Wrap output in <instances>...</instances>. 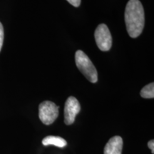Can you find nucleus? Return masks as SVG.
I'll use <instances>...</instances> for the list:
<instances>
[{
    "instance_id": "9d476101",
    "label": "nucleus",
    "mask_w": 154,
    "mask_h": 154,
    "mask_svg": "<svg viewBox=\"0 0 154 154\" xmlns=\"http://www.w3.org/2000/svg\"><path fill=\"white\" fill-rule=\"evenodd\" d=\"M66 1L75 7H79L81 5V0H66Z\"/></svg>"
},
{
    "instance_id": "39448f33",
    "label": "nucleus",
    "mask_w": 154,
    "mask_h": 154,
    "mask_svg": "<svg viewBox=\"0 0 154 154\" xmlns=\"http://www.w3.org/2000/svg\"><path fill=\"white\" fill-rule=\"evenodd\" d=\"M79 102L74 96H70L66 101L64 106V123L66 125L74 124L76 115L79 113Z\"/></svg>"
},
{
    "instance_id": "20e7f679",
    "label": "nucleus",
    "mask_w": 154,
    "mask_h": 154,
    "mask_svg": "<svg viewBox=\"0 0 154 154\" xmlns=\"http://www.w3.org/2000/svg\"><path fill=\"white\" fill-rule=\"evenodd\" d=\"M94 36L96 44L101 51H107L110 50L112 46V36L106 25L99 24L96 29Z\"/></svg>"
},
{
    "instance_id": "0eeeda50",
    "label": "nucleus",
    "mask_w": 154,
    "mask_h": 154,
    "mask_svg": "<svg viewBox=\"0 0 154 154\" xmlns=\"http://www.w3.org/2000/svg\"><path fill=\"white\" fill-rule=\"evenodd\" d=\"M42 144L45 146L54 145L59 148H63L67 145V142L60 136H48L42 140Z\"/></svg>"
},
{
    "instance_id": "1a4fd4ad",
    "label": "nucleus",
    "mask_w": 154,
    "mask_h": 154,
    "mask_svg": "<svg viewBox=\"0 0 154 154\" xmlns=\"http://www.w3.org/2000/svg\"><path fill=\"white\" fill-rule=\"evenodd\" d=\"M4 42V28L2 23L0 22V51H1L2 47L3 45Z\"/></svg>"
},
{
    "instance_id": "f03ea898",
    "label": "nucleus",
    "mask_w": 154,
    "mask_h": 154,
    "mask_svg": "<svg viewBox=\"0 0 154 154\" xmlns=\"http://www.w3.org/2000/svg\"><path fill=\"white\" fill-rule=\"evenodd\" d=\"M75 61L77 68L82 74L91 83H96L98 81V73L93 63L88 56L82 50H78L75 54Z\"/></svg>"
},
{
    "instance_id": "9b49d317",
    "label": "nucleus",
    "mask_w": 154,
    "mask_h": 154,
    "mask_svg": "<svg viewBox=\"0 0 154 154\" xmlns=\"http://www.w3.org/2000/svg\"><path fill=\"white\" fill-rule=\"evenodd\" d=\"M148 146H149V149H151L152 153L153 154L154 153V140H149V143H148Z\"/></svg>"
},
{
    "instance_id": "423d86ee",
    "label": "nucleus",
    "mask_w": 154,
    "mask_h": 154,
    "mask_svg": "<svg viewBox=\"0 0 154 154\" xmlns=\"http://www.w3.org/2000/svg\"><path fill=\"white\" fill-rule=\"evenodd\" d=\"M123 139L121 136H115L109 139L104 147V154H121Z\"/></svg>"
},
{
    "instance_id": "6e6552de",
    "label": "nucleus",
    "mask_w": 154,
    "mask_h": 154,
    "mask_svg": "<svg viewBox=\"0 0 154 154\" xmlns=\"http://www.w3.org/2000/svg\"><path fill=\"white\" fill-rule=\"evenodd\" d=\"M140 96L144 99H153L154 97V84L153 82L142 88Z\"/></svg>"
},
{
    "instance_id": "7ed1b4c3",
    "label": "nucleus",
    "mask_w": 154,
    "mask_h": 154,
    "mask_svg": "<svg viewBox=\"0 0 154 154\" xmlns=\"http://www.w3.org/2000/svg\"><path fill=\"white\" fill-rule=\"evenodd\" d=\"M59 116V106L52 101H45L38 106V116L44 124L51 125Z\"/></svg>"
},
{
    "instance_id": "f257e3e1",
    "label": "nucleus",
    "mask_w": 154,
    "mask_h": 154,
    "mask_svg": "<svg viewBox=\"0 0 154 154\" xmlns=\"http://www.w3.org/2000/svg\"><path fill=\"white\" fill-rule=\"evenodd\" d=\"M125 22L128 34L136 38L143 32L145 14L143 5L139 0H129L125 10Z\"/></svg>"
}]
</instances>
